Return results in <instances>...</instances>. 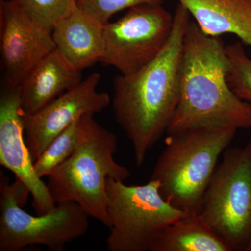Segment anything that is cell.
<instances>
[{
    "label": "cell",
    "instance_id": "obj_20",
    "mask_svg": "<svg viewBox=\"0 0 251 251\" xmlns=\"http://www.w3.org/2000/svg\"><path fill=\"white\" fill-rule=\"evenodd\" d=\"M246 251H251V243L249 244V247H247V250Z\"/></svg>",
    "mask_w": 251,
    "mask_h": 251
},
{
    "label": "cell",
    "instance_id": "obj_7",
    "mask_svg": "<svg viewBox=\"0 0 251 251\" xmlns=\"http://www.w3.org/2000/svg\"><path fill=\"white\" fill-rule=\"evenodd\" d=\"M156 180L128 186L108 178L109 251H150L166 227L191 214L175 208L162 197Z\"/></svg>",
    "mask_w": 251,
    "mask_h": 251
},
{
    "label": "cell",
    "instance_id": "obj_16",
    "mask_svg": "<svg viewBox=\"0 0 251 251\" xmlns=\"http://www.w3.org/2000/svg\"><path fill=\"white\" fill-rule=\"evenodd\" d=\"M80 118L57 135L34 162V169L41 179L50 175L74 152L78 142Z\"/></svg>",
    "mask_w": 251,
    "mask_h": 251
},
{
    "label": "cell",
    "instance_id": "obj_4",
    "mask_svg": "<svg viewBox=\"0 0 251 251\" xmlns=\"http://www.w3.org/2000/svg\"><path fill=\"white\" fill-rule=\"evenodd\" d=\"M234 128H191L168 133L151 179L175 208L198 214L220 156L229 148Z\"/></svg>",
    "mask_w": 251,
    "mask_h": 251
},
{
    "label": "cell",
    "instance_id": "obj_5",
    "mask_svg": "<svg viewBox=\"0 0 251 251\" xmlns=\"http://www.w3.org/2000/svg\"><path fill=\"white\" fill-rule=\"evenodd\" d=\"M0 178V251L33 245L60 251L87 232L90 216L76 202H58L49 213L33 216L22 208L29 190L18 179L10 184L2 173Z\"/></svg>",
    "mask_w": 251,
    "mask_h": 251
},
{
    "label": "cell",
    "instance_id": "obj_10",
    "mask_svg": "<svg viewBox=\"0 0 251 251\" xmlns=\"http://www.w3.org/2000/svg\"><path fill=\"white\" fill-rule=\"evenodd\" d=\"M0 49L4 85H20L56 49L52 32L10 0H0Z\"/></svg>",
    "mask_w": 251,
    "mask_h": 251
},
{
    "label": "cell",
    "instance_id": "obj_13",
    "mask_svg": "<svg viewBox=\"0 0 251 251\" xmlns=\"http://www.w3.org/2000/svg\"><path fill=\"white\" fill-rule=\"evenodd\" d=\"M81 80V72L54 49L18 86L23 113H35Z\"/></svg>",
    "mask_w": 251,
    "mask_h": 251
},
{
    "label": "cell",
    "instance_id": "obj_1",
    "mask_svg": "<svg viewBox=\"0 0 251 251\" xmlns=\"http://www.w3.org/2000/svg\"><path fill=\"white\" fill-rule=\"evenodd\" d=\"M173 16L171 36L156 58L114 81L112 110L133 145L138 167L166 133L179 105L184 36L191 16L179 3Z\"/></svg>",
    "mask_w": 251,
    "mask_h": 251
},
{
    "label": "cell",
    "instance_id": "obj_15",
    "mask_svg": "<svg viewBox=\"0 0 251 251\" xmlns=\"http://www.w3.org/2000/svg\"><path fill=\"white\" fill-rule=\"evenodd\" d=\"M150 251H232L198 214L175 221L158 234Z\"/></svg>",
    "mask_w": 251,
    "mask_h": 251
},
{
    "label": "cell",
    "instance_id": "obj_19",
    "mask_svg": "<svg viewBox=\"0 0 251 251\" xmlns=\"http://www.w3.org/2000/svg\"><path fill=\"white\" fill-rule=\"evenodd\" d=\"M164 0H75L77 7L105 25L122 10L140 5H162Z\"/></svg>",
    "mask_w": 251,
    "mask_h": 251
},
{
    "label": "cell",
    "instance_id": "obj_2",
    "mask_svg": "<svg viewBox=\"0 0 251 251\" xmlns=\"http://www.w3.org/2000/svg\"><path fill=\"white\" fill-rule=\"evenodd\" d=\"M226 46L191 21L185 34L179 105L166 133L191 128H251V104L229 87Z\"/></svg>",
    "mask_w": 251,
    "mask_h": 251
},
{
    "label": "cell",
    "instance_id": "obj_12",
    "mask_svg": "<svg viewBox=\"0 0 251 251\" xmlns=\"http://www.w3.org/2000/svg\"><path fill=\"white\" fill-rule=\"evenodd\" d=\"M52 36L56 49L80 72L103 58V25L75 4L54 26Z\"/></svg>",
    "mask_w": 251,
    "mask_h": 251
},
{
    "label": "cell",
    "instance_id": "obj_18",
    "mask_svg": "<svg viewBox=\"0 0 251 251\" xmlns=\"http://www.w3.org/2000/svg\"><path fill=\"white\" fill-rule=\"evenodd\" d=\"M22 8L36 22L52 32L57 23L69 12L75 0H10Z\"/></svg>",
    "mask_w": 251,
    "mask_h": 251
},
{
    "label": "cell",
    "instance_id": "obj_6",
    "mask_svg": "<svg viewBox=\"0 0 251 251\" xmlns=\"http://www.w3.org/2000/svg\"><path fill=\"white\" fill-rule=\"evenodd\" d=\"M198 214L231 251L247 250L251 243V141L225 150Z\"/></svg>",
    "mask_w": 251,
    "mask_h": 251
},
{
    "label": "cell",
    "instance_id": "obj_14",
    "mask_svg": "<svg viewBox=\"0 0 251 251\" xmlns=\"http://www.w3.org/2000/svg\"><path fill=\"white\" fill-rule=\"evenodd\" d=\"M209 36L234 34L251 47V0H178Z\"/></svg>",
    "mask_w": 251,
    "mask_h": 251
},
{
    "label": "cell",
    "instance_id": "obj_17",
    "mask_svg": "<svg viewBox=\"0 0 251 251\" xmlns=\"http://www.w3.org/2000/svg\"><path fill=\"white\" fill-rule=\"evenodd\" d=\"M226 52L229 64L227 84L239 99L251 104V59L241 42L226 46Z\"/></svg>",
    "mask_w": 251,
    "mask_h": 251
},
{
    "label": "cell",
    "instance_id": "obj_8",
    "mask_svg": "<svg viewBox=\"0 0 251 251\" xmlns=\"http://www.w3.org/2000/svg\"><path fill=\"white\" fill-rule=\"evenodd\" d=\"M174 16L162 5H140L115 22L104 25L105 54L101 62L130 75L151 62L171 36Z\"/></svg>",
    "mask_w": 251,
    "mask_h": 251
},
{
    "label": "cell",
    "instance_id": "obj_3",
    "mask_svg": "<svg viewBox=\"0 0 251 251\" xmlns=\"http://www.w3.org/2000/svg\"><path fill=\"white\" fill-rule=\"evenodd\" d=\"M85 114L79 120V136L74 152L48 176V188L56 203L76 202L90 217L109 227L108 178L124 181L129 170L115 161L117 136Z\"/></svg>",
    "mask_w": 251,
    "mask_h": 251
},
{
    "label": "cell",
    "instance_id": "obj_9",
    "mask_svg": "<svg viewBox=\"0 0 251 251\" xmlns=\"http://www.w3.org/2000/svg\"><path fill=\"white\" fill-rule=\"evenodd\" d=\"M100 80V74L93 73L35 113L23 112L25 138L34 162L73 122L85 114L102 112L110 105L108 94L97 90Z\"/></svg>",
    "mask_w": 251,
    "mask_h": 251
},
{
    "label": "cell",
    "instance_id": "obj_11",
    "mask_svg": "<svg viewBox=\"0 0 251 251\" xmlns=\"http://www.w3.org/2000/svg\"><path fill=\"white\" fill-rule=\"evenodd\" d=\"M0 164L29 190L36 214H47L55 207L47 185L36 174L25 142L18 86L4 84L0 97Z\"/></svg>",
    "mask_w": 251,
    "mask_h": 251
}]
</instances>
